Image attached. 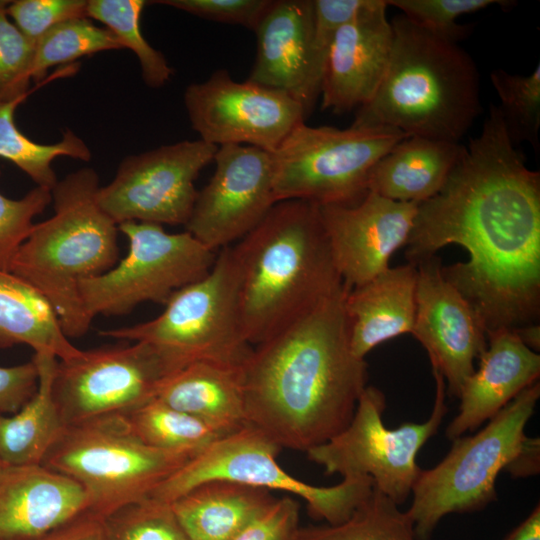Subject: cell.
Returning <instances> with one entry per match:
<instances>
[{"label":"cell","mask_w":540,"mask_h":540,"mask_svg":"<svg viewBox=\"0 0 540 540\" xmlns=\"http://www.w3.org/2000/svg\"><path fill=\"white\" fill-rule=\"evenodd\" d=\"M254 32L257 53L247 80L288 95L308 117L326 62L314 46L312 0L272 1Z\"/></svg>","instance_id":"obj_19"},{"label":"cell","mask_w":540,"mask_h":540,"mask_svg":"<svg viewBox=\"0 0 540 540\" xmlns=\"http://www.w3.org/2000/svg\"><path fill=\"white\" fill-rule=\"evenodd\" d=\"M464 150L460 142L407 136L375 164L367 189L393 201L420 204L441 190Z\"/></svg>","instance_id":"obj_24"},{"label":"cell","mask_w":540,"mask_h":540,"mask_svg":"<svg viewBox=\"0 0 540 540\" xmlns=\"http://www.w3.org/2000/svg\"><path fill=\"white\" fill-rule=\"evenodd\" d=\"M486 337L479 367L463 384L459 413L446 429L452 441L490 420L540 375V355L514 330L501 329Z\"/></svg>","instance_id":"obj_21"},{"label":"cell","mask_w":540,"mask_h":540,"mask_svg":"<svg viewBox=\"0 0 540 540\" xmlns=\"http://www.w3.org/2000/svg\"><path fill=\"white\" fill-rule=\"evenodd\" d=\"M122 416L142 442L158 449L199 453L224 437L200 419L157 398Z\"/></svg>","instance_id":"obj_31"},{"label":"cell","mask_w":540,"mask_h":540,"mask_svg":"<svg viewBox=\"0 0 540 540\" xmlns=\"http://www.w3.org/2000/svg\"><path fill=\"white\" fill-rule=\"evenodd\" d=\"M116 35L95 25L90 18H74L59 23L35 42L31 79L39 83L49 68L70 63L83 56L122 49Z\"/></svg>","instance_id":"obj_33"},{"label":"cell","mask_w":540,"mask_h":540,"mask_svg":"<svg viewBox=\"0 0 540 540\" xmlns=\"http://www.w3.org/2000/svg\"><path fill=\"white\" fill-rule=\"evenodd\" d=\"M299 505L290 496L276 498L233 540H296Z\"/></svg>","instance_id":"obj_42"},{"label":"cell","mask_w":540,"mask_h":540,"mask_svg":"<svg viewBox=\"0 0 540 540\" xmlns=\"http://www.w3.org/2000/svg\"><path fill=\"white\" fill-rule=\"evenodd\" d=\"M490 80L500 104L497 105L507 133L515 145L527 142L539 151L540 65L527 75L496 68Z\"/></svg>","instance_id":"obj_34"},{"label":"cell","mask_w":540,"mask_h":540,"mask_svg":"<svg viewBox=\"0 0 540 540\" xmlns=\"http://www.w3.org/2000/svg\"><path fill=\"white\" fill-rule=\"evenodd\" d=\"M192 128L214 146L247 145L273 152L307 118L288 95L248 80L238 82L225 69L184 93Z\"/></svg>","instance_id":"obj_15"},{"label":"cell","mask_w":540,"mask_h":540,"mask_svg":"<svg viewBox=\"0 0 540 540\" xmlns=\"http://www.w3.org/2000/svg\"><path fill=\"white\" fill-rule=\"evenodd\" d=\"M51 202V190L39 186L20 199L0 193V270L10 271L17 251L35 225L34 218Z\"/></svg>","instance_id":"obj_38"},{"label":"cell","mask_w":540,"mask_h":540,"mask_svg":"<svg viewBox=\"0 0 540 540\" xmlns=\"http://www.w3.org/2000/svg\"><path fill=\"white\" fill-rule=\"evenodd\" d=\"M377 3L378 0H312L313 38L317 52L326 60L336 32Z\"/></svg>","instance_id":"obj_41"},{"label":"cell","mask_w":540,"mask_h":540,"mask_svg":"<svg viewBox=\"0 0 540 540\" xmlns=\"http://www.w3.org/2000/svg\"><path fill=\"white\" fill-rule=\"evenodd\" d=\"M296 540H417L406 512L373 487L342 523L300 527Z\"/></svg>","instance_id":"obj_30"},{"label":"cell","mask_w":540,"mask_h":540,"mask_svg":"<svg viewBox=\"0 0 540 540\" xmlns=\"http://www.w3.org/2000/svg\"><path fill=\"white\" fill-rule=\"evenodd\" d=\"M25 99L0 101V158L11 161L39 187L52 190L58 182L52 168L54 159L66 156L83 161L91 159L86 143L66 130L54 144H41L25 136L16 126L15 110Z\"/></svg>","instance_id":"obj_29"},{"label":"cell","mask_w":540,"mask_h":540,"mask_svg":"<svg viewBox=\"0 0 540 540\" xmlns=\"http://www.w3.org/2000/svg\"><path fill=\"white\" fill-rule=\"evenodd\" d=\"M99 187L92 168L58 180L51 190L54 214L34 225L10 268L48 300L68 338L85 335L93 321L80 283L109 271L119 258L118 225L98 204Z\"/></svg>","instance_id":"obj_5"},{"label":"cell","mask_w":540,"mask_h":540,"mask_svg":"<svg viewBox=\"0 0 540 540\" xmlns=\"http://www.w3.org/2000/svg\"><path fill=\"white\" fill-rule=\"evenodd\" d=\"M521 341L533 351L540 348V326L539 324L527 325L514 330Z\"/></svg>","instance_id":"obj_47"},{"label":"cell","mask_w":540,"mask_h":540,"mask_svg":"<svg viewBox=\"0 0 540 540\" xmlns=\"http://www.w3.org/2000/svg\"><path fill=\"white\" fill-rule=\"evenodd\" d=\"M99 335L149 343L182 367L197 361L243 365L253 346L241 324L231 246L220 249L204 277L176 291L157 317Z\"/></svg>","instance_id":"obj_8"},{"label":"cell","mask_w":540,"mask_h":540,"mask_svg":"<svg viewBox=\"0 0 540 540\" xmlns=\"http://www.w3.org/2000/svg\"><path fill=\"white\" fill-rule=\"evenodd\" d=\"M196 454L151 447L113 415L65 425L42 465L80 484L90 511L106 517L147 498Z\"/></svg>","instance_id":"obj_7"},{"label":"cell","mask_w":540,"mask_h":540,"mask_svg":"<svg viewBox=\"0 0 540 540\" xmlns=\"http://www.w3.org/2000/svg\"><path fill=\"white\" fill-rule=\"evenodd\" d=\"M391 128L298 124L270 153L276 201L352 204L368 192L375 164L407 137Z\"/></svg>","instance_id":"obj_9"},{"label":"cell","mask_w":540,"mask_h":540,"mask_svg":"<svg viewBox=\"0 0 540 540\" xmlns=\"http://www.w3.org/2000/svg\"><path fill=\"white\" fill-rule=\"evenodd\" d=\"M275 499L268 489L212 480L170 504L190 540H233Z\"/></svg>","instance_id":"obj_26"},{"label":"cell","mask_w":540,"mask_h":540,"mask_svg":"<svg viewBox=\"0 0 540 540\" xmlns=\"http://www.w3.org/2000/svg\"><path fill=\"white\" fill-rule=\"evenodd\" d=\"M272 0H159L163 4L215 22L255 31Z\"/></svg>","instance_id":"obj_40"},{"label":"cell","mask_w":540,"mask_h":540,"mask_svg":"<svg viewBox=\"0 0 540 540\" xmlns=\"http://www.w3.org/2000/svg\"><path fill=\"white\" fill-rule=\"evenodd\" d=\"M39 371L35 395L11 416L0 414V461L7 466L42 465L64 424L52 395L58 359L49 353H34Z\"/></svg>","instance_id":"obj_28"},{"label":"cell","mask_w":540,"mask_h":540,"mask_svg":"<svg viewBox=\"0 0 540 540\" xmlns=\"http://www.w3.org/2000/svg\"><path fill=\"white\" fill-rule=\"evenodd\" d=\"M213 161L214 174L197 192L185 231L216 252L247 235L277 201L269 152L224 145Z\"/></svg>","instance_id":"obj_16"},{"label":"cell","mask_w":540,"mask_h":540,"mask_svg":"<svg viewBox=\"0 0 540 540\" xmlns=\"http://www.w3.org/2000/svg\"><path fill=\"white\" fill-rule=\"evenodd\" d=\"M217 146L198 140L164 145L123 159L97 201L117 224L187 223L197 196L195 180L213 161Z\"/></svg>","instance_id":"obj_14"},{"label":"cell","mask_w":540,"mask_h":540,"mask_svg":"<svg viewBox=\"0 0 540 540\" xmlns=\"http://www.w3.org/2000/svg\"><path fill=\"white\" fill-rule=\"evenodd\" d=\"M4 466H7V465L3 464V463L0 461V469H2Z\"/></svg>","instance_id":"obj_48"},{"label":"cell","mask_w":540,"mask_h":540,"mask_svg":"<svg viewBox=\"0 0 540 540\" xmlns=\"http://www.w3.org/2000/svg\"><path fill=\"white\" fill-rule=\"evenodd\" d=\"M390 21L393 45L386 73L373 98L357 109L351 127L460 142L482 110L473 58L402 14Z\"/></svg>","instance_id":"obj_4"},{"label":"cell","mask_w":540,"mask_h":540,"mask_svg":"<svg viewBox=\"0 0 540 540\" xmlns=\"http://www.w3.org/2000/svg\"><path fill=\"white\" fill-rule=\"evenodd\" d=\"M86 0H15L6 13L15 26L34 43L49 29L64 21L87 17Z\"/></svg>","instance_id":"obj_39"},{"label":"cell","mask_w":540,"mask_h":540,"mask_svg":"<svg viewBox=\"0 0 540 540\" xmlns=\"http://www.w3.org/2000/svg\"><path fill=\"white\" fill-rule=\"evenodd\" d=\"M19 344L63 361L82 352L70 343L45 297L11 271L0 270V349Z\"/></svg>","instance_id":"obj_27"},{"label":"cell","mask_w":540,"mask_h":540,"mask_svg":"<svg viewBox=\"0 0 540 540\" xmlns=\"http://www.w3.org/2000/svg\"><path fill=\"white\" fill-rule=\"evenodd\" d=\"M145 0H88L86 16L103 23L119 39L123 48L134 52L138 58L142 78L152 88L165 85L171 75L164 55L145 39L140 28V17Z\"/></svg>","instance_id":"obj_32"},{"label":"cell","mask_w":540,"mask_h":540,"mask_svg":"<svg viewBox=\"0 0 540 540\" xmlns=\"http://www.w3.org/2000/svg\"><path fill=\"white\" fill-rule=\"evenodd\" d=\"M231 249L241 324L251 346L344 287L314 203L277 202Z\"/></svg>","instance_id":"obj_3"},{"label":"cell","mask_w":540,"mask_h":540,"mask_svg":"<svg viewBox=\"0 0 540 540\" xmlns=\"http://www.w3.org/2000/svg\"><path fill=\"white\" fill-rule=\"evenodd\" d=\"M107 540H190L171 504L150 497L104 517Z\"/></svg>","instance_id":"obj_35"},{"label":"cell","mask_w":540,"mask_h":540,"mask_svg":"<svg viewBox=\"0 0 540 540\" xmlns=\"http://www.w3.org/2000/svg\"><path fill=\"white\" fill-rule=\"evenodd\" d=\"M432 372L436 394L426 421L388 429L382 421L385 395L380 389L367 385L348 426L327 442L309 449L308 458L329 475L370 477L375 488L397 505L403 504L421 471L416 462L417 454L437 432L448 411L444 378L437 370L432 369Z\"/></svg>","instance_id":"obj_11"},{"label":"cell","mask_w":540,"mask_h":540,"mask_svg":"<svg viewBox=\"0 0 540 540\" xmlns=\"http://www.w3.org/2000/svg\"><path fill=\"white\" fill-rule=\"evenodd\" d=\"M347 288L253 346L242 365L246 420L281 449L305 451L350 423L367 363L349 341Z\"/></svg>","instance_id":"obj_2"},{"label":"cell","mask_w":540,"mask_h":540,"mask_svg":"<svg viewBox=\"0 0 540 540\" xmlns=\"http://www.w3.org/2000/svg\"><path fill=\"white\" fill-rule=\"evenodd\" d=\"M540 441L531 438L528 446L519 458L506 470L514 477H525L539 472Z\"/></svg>","instance_id":"obj_45"},{"label":"cell","mask_w":540,"mask_h":540,"mask_svg":"<svg viewBox=\"0 0 540 540\" xmlns=\"http://www.w3.org/2000/svg\"><path fill=\"white\" fill-rule=\"evenodd\" d=\"M387 5L402 11L408 20L446 40L458 43L468 28L456 23L457 18L491 5L507 6L503 0H386Z\"/></svg>","instance_id":"obj_36"},{"label":"cell","mask_w":540,"mask_h":540,"mask_svg":"<svg viewBox=\"0 0 540 540\" xmlns=\"http://www.w3.org/2000/svg\"><path fill=\"white\" fill-rule=\"evenodd\" d=\"M9 1L0 0V101L26 99L29 94L35 43L6 13Z\"/></svg>","instance_id":"obj_37"},{"label":"cell","mask_w":540,"mask_h":540,"mask_svg":"<svg viewBox=\"0 0 540 540\" xmlns=\"http://www.w3.org/2000/svg\"><path fill=\"white\" fill-rule=\"evenodd\" d=\"M5 540H107L104 517L86 510L41 534Z\"/></svg>","instance_id":"obj_44"},{"label":"cell","mask_w":540,"mask_h":540,"mask_svg":"<svg viewBox=\"0 0 540 540\" xmlns=\"http://www.w3.org/2000/svg\"><path fill=\"white\" fill-rule=\"evenodd\" d=\"M90 510L73 479L43 465L0 469V540L46 532Z\"/></svg>","instance_id":"obj_22"},{"label":"cell","mask_w":540,"mask_h":540,"mask_svg":"<svg viewBox=\"0 0 540 540\" xmlns=\"http://www.w3.org/2000/svg\"><path fill=\"white\" fill-rule=\"evenodd\" d=\"M416 312L411 334L426 349L431 367L459 397L487 347L486 333L471 305L442 274L435 255L417 263Z\"/></svg>","instance_id":"obj_17"},{"label":"cell","mask_w":540,"mask_h":540,"mask_svg":"<svg viewBox=\"0 0 540 540\" xmlns=\"http://www.w3.org/2000/svg\"><path fill=\"white\" fill-rule=\"evenodd\" d=\"M491 104L441 190L418 204L410 263L449 244L467 262L442 266L486 333L537 324L540 312V173L525 164Z\"/></svg>","instance_id":"obj_1"},{"label":"cell","mask_w":540,"mask_h":540,"mask_svg":"<svg viewBox=\"0 0 540 540\" xmlns=\"http://www.w3.org/2000/svg\"><path fill=\"white\" fill-rule=\"evenodd\" d=\"M118 229L128 240L126 256L79 285L92 320L127 314L144 302L165 305L176 291L204 277L217 256L187 231L169 233L162 225L133 221Z\"/></svg>","instance_id":"obj_12"},{"label":"cell","mask_w":540,"mask_h":540,"mask_svg":"<svg viewBox=\"0 0 540 540\" xmlns=\"http://www.w3.org/2000/svg\"><path fill=\"white\" fill-rule=\"evenodd\" d=\"M241 369L210 361L190 363L166 380L156 398L226 436L248 425Z\"/></svg>","instance_id":"obj_25"},{"label":"cell","mask_w":540,"mask_h":540,"mask_svg":"<svg viewBox=\"0 0 540 540\" xmlns=\"http://www.w3.org/2000/svg\"><path fill=\"white\" fill-rule=\"evenodd\" d=\"M505 540H540V505L532 510Z\"/></svg>","instance_id":"obj_46"},{"label":"cell","mask_w":540,"mask_h":540,"mask_svg":"<svg viewBox=\"0 0 540 540\" xmlns=\"http://www.w3.org/2000/svg\"><path fill=\"white\" fill-rule=\"evenodd\" d=\"M418 203L397 202L373 192L352 204L319 206L338 273L347 289L361 286L389 268L406 245Z\"/></svg>","instance_id":"obj_18"},{"label":"cell","mask_w":540,"mask_h":540,"mask_svg":"<svg viewBox=\"0 0 540 540\" xmlns=\"http://www.w3.org/2000/svg\"><path fill=\"white\" fill-rule=\"evenodd\" d=\"M539 397L537 381L483 429L454 439L450 451L436 466L421 469L406 511L417 540H429L444 516L478 511L497 499L498 474L519 458L531 440L524 430Z\"/></svg>","instance_id":"obj_6"},{"label":"cell","mask_w":540,"mask_h":540,"mask_svg":"<svg viewBox=\"0 0 540 540\" xmlns=\"http://www.w3.org/2000/svg\"><path fill=\"white\" fill-rule=\"evenodd\" d=\"M386 0L335 34L328 50L321 84V107L342 114L367 104L386 73L393 28Z\"/></svg>","instance_id":"obj_20"},{"label":"cell","mask_w":540,"mask_h":540,"mask_svg":"<svg viewBox=\"0 0 540 540\" xmlns=\"http://www.w3.org/2000/svg\"><path fill=\"white\" fill-rule=\"evenodd\" d=\"M181 368L146 342L101 346L58 360L52 395L64 425L126 415L155 399Z\"/></svg>","instance_id":"obj_13"},{"label":"cell","mask_w":540,"mask_h":540,"mask_svg":"<svg viewBox=\"0 0 540 540\" xmlns=\"http://www.w3.org/2000/svg\"><path fill=\"white\" fill-rule=\"evenodd\" d=\"M38 384L39 371L33 360L0 366V413L18 412L35 395Z\"/></svg>","instance_id":"obj_43"},{"label":"cell","mask_w":540,"mask_h":540,"mask_svg":"<svg viewBox=\"0 0 540 540\" xmlns=\"http://www.w3.org/2000/svg\"><path fill=\"white\" fill-rule=\"evenodd\" d=\"M280 450L265 434L247 425L205 447L148 497L170 503L198 484L225 480L296 495L305 501L311 516L336 525L347 520L373 490V480L367 476L343 477L330 487L305 483L279 465Z\"/></svg>","instance_id":"obj_10"},{"label":"cell","mask_w":540,"mask_h":540,"mask_svg":"<svg viewBox=\"0 0 540 540\" xmlns=\"http://www.w3.org/2000/svg\"><path fill=\"white\" fill-rule=\"evenodd\" d=\"M417 267L388 268L369 282L347 289L344 308L352 353L364 359L374 347L411 333L416 312Z\"/></svg>","instance_id":"obj_23"}]
</instances>
